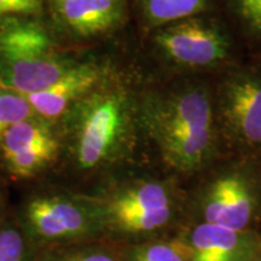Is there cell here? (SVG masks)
Here are the masks:
<instances>
[{
    "label": "cell",
    "instance_id": "1",
    "mask_svg": "<svg viewBox=\"0 0 261 261\" xmlns=\"http://www.w3.org/2000/svg\"><path fill=\"white\" fill-rule=\"evenodd\" d=\"M145 115L163 158L173 167L192 171L207 159L213 142V117L203 90L190 89L158 100Z\"/></svg>",
    "mask_w": 261,
    "mask_h": 261
},
{
    "label": "cell",
    "instance_id": "2",
    "mask_svg": "<svg viewBox=\"0 0 261 261\" xmlns=\"http://www.w3.org/2000/svg\"><path fill=\"white\" fill-rule=\"evenodd\" d=\"M74 154L83 169L97 168L116 158L125 144L130 114L126 94L96 87L71 108Z\"/></svg>",
    "mask_w": 261,
    "mask_h": 261
},
{
    "label": "cell",
    "instance_id": "3",
    "mask_svg": "<svg viewBox=\"0 0 261 261\" xmlns=\"http://www.w3.org/2000/svg\"><path fill=\"white\" fill-rule=\"evenodd\" d=\"M21 227L33 246L41 249L89 241L104 230V221L97 202L40 195L25 204Z\"/></svg>",
    "mask_w": 261,
    "mask_h": 261
},
{
    "label": "cell",
    "instance_id": "4",
    "mask_svg": "<svg viewBox=\"0 0 261 261\" xmlns=\"http://www.w3.org/2000/svg\"><path fill=\"white\" fill-rule=\"evenodd\" d=\"M156 42L173 61L192 67L217 63L227 54L226 39L204 22L185 21L159 33Z\"/></svg>",
    "mask_w": 261,
    "mask_h": 261
},
{
    "label": "cell",
    "instance_id": "5",
    "mask_svg": "<svg viewBox=\"0 0 261 261\" xmlns=\"http://www.w3.org/2000/svg\"><path fill=\"white\" fill-rule=\"evenodd\" d=\"M50 35L37 22L5 18L0 24V58L5 70L28 68L58 60Z\"/></svg>",
    "mask_w": 261,
    "mask_h": 261
},
{
    "label": "cell",
    "instance_id": "6",
    "mask_svg": "<svg viewBox=\"0 0 261 261\" xmlns=\"http://www.w3.org/2000/svg\"><path fill=\"white\" fill-rule=\"evenodd\" d=\"M191 261H255L260 241L246 230L201 224L191 232Z\"/></svg>",
    "mask_w": 261,
    "mask_h": 261
},
{
    "label": "cell",
    "instance_id": "7",
    "mask_svg": "<svg viewBox=\"0 0 261 261\" xmlns=\"http://www.w3.org/2000/svg\"><path fill=\"white\" fill-rule=\"evenodd\" d=\"M102 77L97 65L77 64L46 90L25 97L34 113L45 120H55L99 86Z\"/></svg>",
    "mask_w": 261,
    "mask_h": 261
},
{
    "label": "cell",
    "instance_id": "8",
    "mask_svg": "<svg viewBox=\"0 0 261 261\" xmlns=\"http://www.w3.org/2000/svg\"><path fill=\"white\" fill-rule=\"evenodd\" d=\"M223 115L237 138L249 144L261 143V79L240 76L224 90Z\"/></svg>",
    "mask_w": 261,
    "mask_h": 261
},
{
    "label": "cell",
    "instance_id": "9",
    "mask_svg": "<svg viewBox=\"0 0 261 261\" xmlns=\"http://www.w3.org/2000/svg\"><path fill=\"white\" fill-rule=\"evenodd\" d=\"M62 22L81 37L109 31L121 17V0H52Z\"/></svg>",
    "mask_w": 261,
    "mask_h": 261
},
{
    "label": "cell",
    "instance_id": "10",
    "mask_svg": "<svg viewBox=\"0 0 261 261\" xmlns=\"http://www.w3.org/2000/svg\"><path fill=\"white\" fill-rule=\"evenodd\" d=\"M102 211L104 228L127 215L171 208V197L163 185L148 181L132 185L114 194L106 202H97Z\"/></svg>",
    "mask_w": 261,
    "mask_h": 261
},
{
    "label": "cell",
    "instance_id": "11",
    "mask_svg": "<svg viewBox=\"0 0 261 261\" xmlns=\"http://www.w3.org/2000/svg\"><path fill=\"white\" fill-rule=\"evenodd\" d=\"M57 142L48 126L41 120L31 119L16 123L6 130L0 142V150L3 158L34 148L39 145H46Z\"/></svg>",
    "mask_w": 261,
    "mask_h": 261
},
{
    "label": "cell",
    "instance_id": "12",
    "mask_svg": "<svg viewBox=\"0 0 261 261\" xmlns=\"http://www.w3.org/2000/svg\"><path fill=\"white\" fill-rule=\"evenodd\" d=\"M254 211V198L249 187L242 178L227 177L226 210L221 226L244 230L250 221Z\"/></svg>",
    "mask_w": 261,
    "mask_h": 261
},
{
    "label": "cell",
    "instance_id": "13",
    "mask_svg": "<svg viewBox=\"0 0 261 261\" xmlns=\"http://www.w3.org/2000/svg\"><path fill=\"white\" fill-rule=\"evenodd\" d=\"M35 261H121L108 248L75 242L37 249Z\"/></svg>",
    "mask_w": 261,
    "mask_h": 261
},
{
    "label": "cell",
    "instance_id": "14",
    "mask_svg": "<svg viewBox=\"0 0 261 261\" xmlns=\"http://www.w3.org/2000/svg\"><path fill=\"white\" fill-rule=\"evenodd\" d=\"M58 142L39 145L4 158L8 171L16 178H31L57 159Z\"/></svg>",
    "mask_w": 261,
    "mask_h": 261
},
{
    "label": "cell",
    "instance_id": "15",
    "mask_svg": "<svg viewBox=\"0 0 261 261\" xmlns=\"http://www.w3.org/2000/svg\"><path fill=\"white\" fill-rule=\"evenodd\" d=\"M207 0H142L145 18L151 24H166L187 18L205 8Z\"/></svg>",
    "mask_w": 261,
    "mask_h": 261
},
{
    "label": "cell",
    "instance_id": "16",
    "mask_svg": "<svg viewBox=\"0 0 261 261\" xmlns=\"http://www.w3.org/2000/svg\"><path fill=\"white\" fill-rule=\"evenodd\" d=\"M126 261H191V249L180 241L142 243L130 248Z\"/></svg>",
    "mask_w": 261,
    "mask_h": 261
},
{
    "label": "cell",
    "instance_id": "17",
    "mask_svg": "<svg viewBox=\"0 0 261 261\" xmlns=\"http://www.w3.org/2000/svg\"><path fill=\"white\" fill-rule=\"evenodd\" d=\"M37 248L23 228L12 223L0 224V261H35Z\"/></svg>",
    "mask_w": 261,
    "mask_h": 261
},
{
    "label": "cell",
    "instance_id": "18",
    "mask_svg": "<svg viewBox=\"0 0 261 261\" xmlns=\"http://www.w3.org/2000/svg\"><path fill=\"white\" fill-rule=\"evenodd\" d=\"M171 215L172 208L145 212V213L132 214L120 218V219H116L108 224L107 227H110L114 231L126 234L149 233L165 226L171 219Z\"/></svg>",
    "mask_w": 261,
    "mask_h": 261
},
{
    "label": "cell",
    "instance_id": "19",
    "mask_svg": "<svg viewBox=\"0 0 261 261\" xmlns=\"http://www.w3.org/2000/svg\"><path fill=\"white\" fill-rule=\"evenodd\" d=\"M34 117V110L27 97L15 91L0 89V142L10 127Z\"/></svg>",
    "mask_w": 261,
    "mask_h": 261
},
{
    "label": "cell",
    "instance_id": "20",
    "mask_svg": "<svg viewBox=\"0 0 261 261\" xmlns=\"http://www.w3.org/2000/svg\"><path fill=\"white\" fill-rule=\"evenodd\" d=\"M227 177L217 180L208 192L204 203L205 223L221 225L226 210Z\"/></svg>",
    "mask_w": 261,
    "mask_h": 261
},
{
    "label": "cell",
    "instance_id": "21",
    "mask_svg": "<svg viewBox=\"0 0 261 261\" xmlns=\"http://www.w3.org/2000/svg\"><path fill=\"white\" fill-rule=\"evenodd\" d=\"M41 8V0H0V18L10 15H35Z\"/></svg>",
    "mask_w": 261,
    "mask_h": 261
},
{
    "label": "cell",
    "instance_id": "22",
    "mask_svg": "<svg viewBox=\"0 0 261 261\" xmlns=\"http://www.w3.org/2000/svg\"><path fill=\"white\" fill-rule=\"evenodd\" d=\"M236 10L247 24L261 33V0H233Z\"/></svg>",
    "mask_w": 261,
    "mask_h": 261
}]
</instances>
